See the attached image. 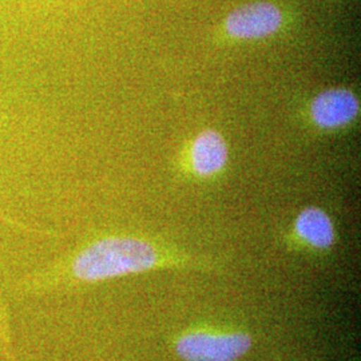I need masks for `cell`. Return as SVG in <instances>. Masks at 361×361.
Returning a JSON list of instances; mask_svg holds the SVG:
<instances>
[{"label":"cell","mask_w":361,"mask_h":361,"mask_svg":"<svg viewBox=\"0 0 361 361\" xmlns=\"http://www.w3.org/2000/svg\"><path fill=\"white\" fill-rule=\"evenodd\" d=\"M158 252L150 243L133 237H107L83 249L73 264V271L83 281H102L141 273L158 264Z\"/></svg>","instance_id":"obj_1"},{"label":"cell","mask_w":361,"mask_h":361,"mask_svg":"<svg viewBox=\"0 0 361 361\" xmlns=\"http://www.w3.org/2000/svg\"><path fill=\"white\" fill-rule=\"evenodd\" d=\"M252 348V337L245 332L214 334L190 332L180 337L176 350L185 361H235Z\"/></svg>","instance_id":"obj_2"},{"label":"cell","mask_w":361,"mask_h":361,"mask_svg":"<svg viewBox=\"0 0 361 361\" xmlns=\"http://www.w3.org/2000/svg\"><path fill=\"white\" fill-rule=\"evenodd\" d=\"M283 20V13L273 3L255 1L229 13L225 30L233 38L262 39L277 32Z\"/></svg>","instance_id":"obj_3"},{"label":"cell","mask_w":361,"mask_h":361,"mask_svg":"<svg viewBox=\"0 0 361 361\" xmlns=\"http://www.w3.org/2000/svg\"><path fill=\"white\" fill-rule=\"evenodd\" d=\"M360 110L356 95L347 89H329L312 102L313 122L323 129H337L350 123Z\"/></svg>","instance_id":"obj_4"},{"label":"cell","mask_w":361,"mask_h":361,"mask_svg":"<svg viewBox=\"0 0 361 361\" xmlns=\"http://www.w3.org/2000/svg\"><path fill=\"white\" fill-rule=\"evenodd\" d=\"M192 166L198 176L209 177L225 168L229 150L222 135L216 130H205L192 145Z\"/></svg>","instance_id":"obj_5"},{"label":"cell","mask_w":361,"mask_h":361,"mask_svg":"<svg viewBox=\"0 0 361 361\" xmlns=\"http://www.w3.org/2000/svg\"><path fill=\"white\" fill-rule=\"evenodd\" d=\"M297 234L317 249L331 247L335 243V226L331 217L319 207L304 209L295 222Z\"/></svg>","instance_id":"obj_6"}]
</instances>
